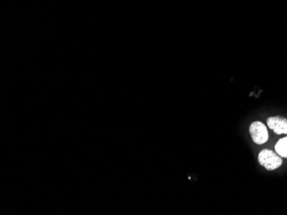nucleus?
I'll list each match as a JSON object with an SVG mask.
<instances>
[{
    "mask_svg": "<svg viewBox=\"0 0 287 215\" xmlns=\"http://www.w3.org/2000/svg\"><path fill=\"white\" fill-rule=\"evenodd\" d=\"M249 133L254 142L259 145L265 144L268 140V132L265 124L261 122H254L250 124Z\"/></svg>",
    "mask_w": 287,
    "mask_h": 215,
    "instance_id": "obj_2",
    "label": "nucleus"
},
{
    "mask_svg": "<svg viewBox=\"0 0 287 215\" xmlns=\"http://www.w3.org/2000/svg\"><path fill=\"white\" fill-rule=\"evenodd\" d=\"M281 156L272 150H264L260 151L258 156V162L266 170H273L280 168L283 160Z\"/></svg>",
    "mask_w": 287,
    "mask_h": 215,
    "instance_id": "obj_1",
    "label": "nucleus"
},
{
    "mask_svg": "<svg viewBox=\"0 0 287 215\" xmlns=\"http://www.w3.org/2000/svg\"><path fill=\"white\" fill-rule=\"evenodd\" d=\"M275 152L283 158H287V138H282L276 144Z\"/></svg>",
    "mask_w": 287,
    "mask_h": 215,
    "instance_id": "obj_4",
    "label": "nucleus"
},
{
    "mask_svg": "<svg viewBox=\"0 0 287 215\" xmlns=\"http://www.w3.org/2000/svg\"><path fill=\"white\" fill-rule=\"evenodd\" d=\"M266 124L276 134H287V118L278 116H271L268 118Z\"/></svg>",
    "mask_w": 287,
    "mask_h": 215,
    "instance_id": "obj_3",
    "label": "nucleus"
}]
</instances>
